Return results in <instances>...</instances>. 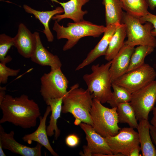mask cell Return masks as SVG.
<instances>
[{
    "mask_svg": "<svg viewBox=\"0 0 156 156\" xmlns=\"http://www.w3.org/2000/svg\"><path fill=\"white\" fill-rule=\"evenodd\" d=\"M149 128L150 135L156 146V129L152 125H150Z\"/></svg>",
    "mask_w": 156,
    "mask_h": 156,
    "instance_id": "obj_32",
    "label": "cell"
},
{
    "mask_svg": "<svg viewBox=\"0 0 156 156\" xmlns=\"http://www.w3.org/2000/svg\"><path fill=\"white\" fill-rule=\"evenodd\" d=\"M86 135L87 144L83 147V156H114L105 139L94 129L92 125L85 123L79 125Z\"/></svg>",
    "mask_w": 156,
    "mask_h": 156,
    "instance_id": "obj_11",
    "label": "cell"
},
{
    "mask_svg": "<svg viewBox=\"0 0 156 156\" xmlns=\"http://www.w3.org/2000/svg\"><path fill=\"white\" fill-rule=\"evenodd\" d=\"M141 151L140 146H139L133 149L130 153L129 156H140L139 152Z\"/></svg>",
    "mask_w": 156,
    "mask_h": 156,
    "instance_id": "obj_36",
    "label": "cell"
},
{
    "mask_svg": "<svg viewBox=\"0 0 156 156\" xmlns=\"http://www.w3.org/2000/svg\"><path fill=\"white\" fill-rule=\"evenodd\" d=\"M154 48L152 47L146 45H139L135 48L131 56L127 72L144 64L145 63L144 59L146 57L152 53Z\"/></svg>",
    "mask_w": 156,
    "mask_h": 156,
    "instance_id": "obj_26",
    "label": "cell"
},
{
    "mask_svg": "<svg viewBox=\"0 0 156 156\" xmlns=\"http://www.w3.org/2000/svg\"><path fill=\"white\" fill-rule=\"evenodd\" d=\"M51 111V107L48 105L43 116H40L39 117L40 123L36 130L31 133L25 135L22 139L29 144L33 141L36 142L45 147L52 155L58 156V155L54 151L50 144L47 132L46 120Z\"/></svg>",
    "mask_w": 156,
    "mask_h": 156,
    "instance_id": "obj_17",
    "label": "cell"
},
{
    "mask_svg": "<svg viewBox=\"0 0 156 156\" xmlns=\"http://www.w3.org/2000/svg\"><path fill=\"white\" fill-rule=\"evenodd\" d=\"M93 99L87 89L79 88V84L76 83L70 88V89L63 99L62 112L72 114L75 120V125H79L81 122L93 126L90 114Z\"/></svg>",
    "mask_w": 156,
    "mask_h": 156,
    "instance_id": "obj_2",
    "label": "cell"
},
{
    "mask_svg": "<svg viewBox=\"0 0 156 156\" xmlns=\"http://www.w3.org/2000/svg\"><path fill=\"white\" fill-rule=\"evenodd\" d=\"M60 4L64 10L62 14H57L51 18L53 20L59 22L63 19L69 18L74 22L84 20V16L88 13L87 10H82V7L90 0H70L66 2H61L57 0H51Z\"/></svg>",
    "mask_w": 156,
    "mask_h": 156,
    "instance_id": "obj_16",
    "label": "cell"
},
{
    "mask_svg": "<svg viewBox=\"0 0 156 156\" xmlns=\"http://www.w3.org/2000/svg\"><path fill=\"white\" fill-rule=\"evenodd\" d=\"M135 49L134 47L128 46L125 43L120 50L112 60L109 71L112 82L127 72L131 56Z\"/></svg>",
    "mask_w": 156,
    "mask_h": 156,
    "instance_id": "obj_15",
    "label": "cell"
},
{
    "mask_svg": "<svg viewBox=\"0 0 156 156\" xmlns=\"http://www.w3.org/2000/svg\"><path fill=\"white\" fill-rule=\"evenodd\" d=\"M122 23L126 27L127 39L125 43L130 46L146 45L156 47V38L151 34L152 24L146 22L143 25L139 18L123 12Z\"/></svg>",
    "mask_w": 156,
    "mask_h": 156,
    "instance_id": "obj_6",
    "label": "cell"
},
{
    "mask_svg": "<svg viewBox=\"0 0 156 156\" xmlns=\"http://www.w3.org/2000/svg\"><path fill=\"white\" fill-rule=\"evenodd\" d=\"M127 36L125 25L122 23L113 35L105 55L108 61L112 60L122 48Z\"/></svg>",
    "mask_w": 156,
    "mask_h": 156,
    "instance_id": "obj_22",
    "label": "cell"
},
{
    "mask_svg": "<svg viewBox=\"0 0 156 156\" xmlns=\"http://www.w3.org/2000/svg\"><path fill=\"white\" fill-rule=\"evenodd\" d=\"M79 142V138L75 134H71L68 135L65 139L66 144L68 146L75 147L77 146Z\"/></svg>",
    "mask_w": 156,
    "mask_h": 156,
    "instance_id": "obj_31",
    "label": "cell"
},
{
    "mask_svg": "<svg viewBox=\"0 0 156 156\" xmlns=\"http://www.w3.org/2000/svg\"><path fill=\"white\" fill-rule=\"evenodd\" d=\"M3 148L2 145L0 143V156H6V155L4 153L3 151Z\"/></svg>",
    "mask_w": 156,
    "mask_h": 156,
    "instance_id": "obj_37",
    "label": "cell"
},
{
    "mask_svg": "<svg viewBox=\"0 0 156 156\" xmlns=\"http://www.w3.org/2000/svg\"><path fill=\"white\" fill-rule=\"evenodd\" d=\"M112 60L105 64L93 65L92 72L84 75L83 79L93 99L102 104L107 103L112 94L111 90L112 80L109 68Z\"/></svg>",
    "mask_w": 156,
    "mask_h": 156,
    "instance_id": "obj_4",
    "label": "cell"
},
{
    "mask_svg": "<svg viewBox=\"0 0 156 156\" xmlns=\"http://www.w3.org/2000/svg\"><path fill=\"white\" fill-rule=\"evenodd\" d=\"M113 90L111 99L107 102L112 107H117L122 103L130 102L131 93L124 88L112 83Z\"/></svg>",
    "mask_w": 156,
    "mask_h": 156,
    "instance_id": "obj_27",
    "label": "cell"
},
{
    "mask_svg": "<svg viewBox=\"0 0 156 156\" xmlns=\"http://www.w3.org/2000/svg\"><path fill=\"white\" fill-rule=\"evenodd\" d=\"M120 0L122 9L132 15L140 18L149 12L146 0Z\"/></svg>",
    "mask_w": 156,
    "mask_h": 156,
    "instance_id": "obj_25",
    "label": "cell"
},
{
    "mask_svg": "<svg viewBox=\"0 0 156 156\" xmlns=\"http://www.w3.org/2000/svg\"><path fill=\"white\" fill-rule=\"evenodd\" d=\"M90 114L93 128L104 138L114 136L121 129L118 126L117 107H106L99 101L93 99Z\"/></svg>",
    "mask_w": 156,
    "mask_h": 156,
    "instance_id": "obj_5",
    "label": "cell"
},
{
    "mask_svg": "<svg viewBox=\"0 0 156 156\" xmlns=\"http://www.w3.org/2000/svg\"><path fill=\"white\" fill-rule=\"evenodd\" d=\"M148 7L152 10L156 8V0H146Z\"/></svg>",
    "mask_w": 156,
    "mask_h": 156,
    "instance_id": "obj_35",
    "label": "cell"
},
{
    "mask_svg": "<svg viewBox=\"0 0 156 156\" xmlns=\"http://www.w3.org/2000/svg\"><path fill=\"white\" fill-rule=\"evenodd\" d=\"M34 33L36 39V46L30 58L32 61L41 66H49L51 70L61 68L62 64L58 56L50 53L44 47L38 32Z\"/></svg>",
    "mask_w": 156,
    "mask_h": 156,
    "instance_id": "obj_18",
    "label": "cell"
},
{
    "mask_svg": "<svg viewBox=\"0 0 156 156\" xmlns=\"http://www.w3.org/2000/svg\"><path fill=\"white\" fill-rule=\"evenodd\" d=\"M6 87H0V104H1L6 95Z\"/></svg>",
    "mask_w": 156,
    "mask_h": 156,
    "instance_id": "obj_34",
    "label": "cell"
},
{
    "mask_svg": "<svg viewBox=\"0 0 156 156\" xmlns=\"http://www.w3.org/2000/svg\"><path fill=\"white\" fill-rule=\"evenodd\" d=\"M12 58L7 55L5 59L0 62V83L5 84L7 82L10 76H16L20 72V69H13L7 66L6 64L10 62Z\"/></svg>",
    "mask_w": 156,
    "mask_h": 156,
    "instance_id": "obj_28",
    "label": "cell"
},
{
    "mask_svg": "<svg viewBox=\"0 0 156 156\" xmlns=\"http://www.w3.org/2000/svg\"><path fill=\"white\" fill-rule=\"evenodd\" d=\"M152 111L153 116L151 120V123L156 129V107H155Z\"/></svg>",
    "mask_w": 156,
    "mask_h": 156,
    "instance_id": "obj_33",
    "label": "cell"
},
{
    "mask_svg": "<svg viewBox=\"0 0 156 156\" xmlns=\"http://www.w3.org/2000/svg\"><path fill=\"white\" fill-rule=\"evenodd\" d=\"M139 121L137 129L142 155L156 156V149L150 137L149 122L145 119Z\"/></svg>",
    "mask_w": 156,
    "mask_h": 156,
    "instance_id": "obj_20",
    "label": "cell"
},
{
    "mask_svg": "<svg viewBox=\"0 0 156 156\" xmlns=\"http://www.w3.org/2000/svg\"><path fill=\"white\" fill-rule=\"evenodd\" d=\"M14 133L11 131L9 133L5 132L0 125V143L4 149L8 150L13 153L22 156H41L43 146L37 143L34 147H30L17 142L14 138Z\"/></svg>",
    "mask_w": 156,
    "mask_h": 156,
    "instance_id": "obj_12",
    "label": "cell"
},
{
    "mask_svg": "<svg viewBox=\"0 0 156 156\" xmlns=\"http://www.w3.org/2000/svg\"><path fill=\"white\" fill-rule=\"evenodd\" d=\"M129 103L138 121L148 120L149 114L156 103V81L132 93Z\"/></svg>",
    "mask_w": 156,
    "mask_h": 156,
    "instance_id": "obj_9",
    "label": "cell"
},
{
    "mask_svg": "<svg viewBox=\"0 0 156 156\" xmlns=\"http://www.w3.org/2000/svg\"><path fill=\"white\" fill-rule=\"evenodd\" d=\"M64 97L49 99L45 101L47 105L50 106L51 109L49 124L47 127V134L49 137H51L54 134L55 140L57 139L60 134V131L57 126V122L62 112Z\"/></svg>",
    "mask_w": 156,
    "mask_h": 156,
    "instance_id": "obj_21",
    "label": "cell"
},
{
    "mask_svg": "<svg viewBox=\"0 0 156 156\" xmlns=\"http://www.w3.org/2000/svg\"><path fill=\"white\" fill-rule=\"evenodd\" d=\"M156 72L147 64L128 72L113 83L122 86L131 94L155 80Z\"/></svg>",
    "mask_w": 156,
    "mask_h": 156,
    "instance_id": "obj_7",
    "label": "cell"
},
{
    "mask_svg": "<svg viewBox=\"0 0 156 156\" xmlns=\"http://www.w3.org/2000/svg\"><path fill=\"white\" fill-rule=\"evenodd\" d=\"M119 122L127 124L129 127L137 129L138 123L134 110L129 102L122 103L117 107Z\"/></svg>",
    "mask_w": 156,
    "mask_h": 156,
    "instance_id": "obj_24",
    "label": "cell"
},
{
    "mask_svg": "<svg viewBox=\"0 0 156 156\" xmlns=\"http://www.w3.org/2000/svg\"><path fill=\"white\" fill-rule=\"evenodd\" d=\"M121 24H114L106 26V29L101 39L88 54L87 57L75 69L78 70L90 64L101 56L105 55L111 38Z\"/></svg>",
    "mask_w": 156,
    "mask_h": 156,
    "instance_id": "obj_14",
    "label": "cell"
},
{
    "mask_svg": "<svg viewBox=\"0 0 156 156\" xmlns=\"http://www.w3.org/2000/svg\"><path fill=\"white\" fill-rule=\"evenodd\" d=\"M105 9L106 26L121 24L123 12L120 0H103Z\"/></svg>",
    "mask_w": 156,
    "mask_h": 156,
    "instance_id": "obj_23",
    "label": "cell"
},
{
    "mask_svg": "<svg viewBox=\"0 0 156 156\" xmlns=\"http://www.w3.org/2000/svg\"><path fill=\"white\" fill-rule=\"evenodd\" d=\"M13 38L14 46L19 54L25 58H31L36 46L34 33H32L25 25L21 23L17 34Z\"/></svg>",
    "mask_w": 156,
    "mask_h": 156,
    "instance_id": "obj_13",
    "label": "cell"
},
{
    "mask_svg": "<svg viewBox=\"0 0 156 156\" xmlns=\"http://www.w3.org/2000/svg\"><path fill=\"white\" fill-rule=\"evenodd\" d=\"M105 138L114 156H129L131 151L140 146L138 133L130 127H123L115 135Z\"/></svg>",
    "mask_w": 156,
    "mask_h": 156,
    "instance_id": "obj_10",
    "label": "cell"
},
{
    "mask_svg": "<svg viewBox=\"0 0 156 156\" xmlns=\"http://www.w3.org/2000/svg\"><path fill=\"white\" fill-rule=\"evenodd\" d=\"M23 8L27 13L34 15L43 25L44 28L42 32L45 35L47 41L52 42L54 39L53 36L49 26V23L52 18L57 14H61L64 12L63 8L58 6L51 11H40L35 10L27 5H24Z\"/></svg>",
    "mask_w": 156,
    "mask_h": 156,
    "instance_id": "obj_19",
    "label": "cell"
},
{
    "mask_svg": "<svg viewBox=\"0 0 156 156\" xmlns=\"http://www.w3.org/2000/svg\"><path fill=\"white\" fill-rule=\"evenodd\" d=\"M14 46L13 38L5 34L0 35V61L5 60L11 47Z\"/></svg>",
    "mask_w": 156,
    "mask_h": 156,
    "instance_id": "obj_29",
    "label": "cell"
},
{
    "mask_svg": "<svg viewBox=\"0 0 156 156\" xmlns=\"http://www.w3.org/2000/svg\"><path fill=\"white\" fill-rule=\"evenodd\" d=\"M0 107L3 114L0 123L8 122L24 129L35 127L41 116L38 104L25 94L15 97L6 94Z\"/></svg>",
    "mask_w": 156,
    "mask_h": 156,
    "instance_id": "obj_1",
    "label": "cell"
},
{
    "mask_svg": "<svg viewBox=\"0 0 156 156\" xmlns=\"http://www.w3.org/2000/svg\"><path fill=\"white\" fill-rule=\"evenodd\" d=\"M139 19L142 24L148 22L152 24L154 28L151 31V34L153 36L156 38V15L149 12L144 16L139 18Z\"/></svg>",
    "mask_w": 156,
    "mask_h": 156,
    "instance_id": "obj_30",
    "label": "cell"
},
{
    "mask_svg": "<svg viewBox=\"0 0 156 156\" xmlns=\"http://www.w3.org/2000/svg\"><path fill=\"white\" fill-rule=\"evenodd\" d=\"M106 28V26L94 24L84 20L77 22L69 23L67 27H65L55 21L53 29L56 33L57 39L67 40L63 48L64 51H66L71 49L83 37H99L104 33Z\"/></svg>",
    "mask_w": 156,
    "mask_h": 156,
    "instance_id": "obj_3",
    "label": "cell"
},
{
    "mask_svg": "<svg viewBox=\"0 0 156 156\" xmlns=\"http://www.w3.org/2000/svg\"><path fill=\"white\" fill-rule=\"evenodd\" d=\"M40 92L45 101L49 99L60 98L67 93L69 81L61 68L51 70L40 78Z\"/></svg>",
    "mask_w": 156,
    "mask_h": 156,
    "instance_id": "obj_8",
    "label": "cell"
}]
</instances>
